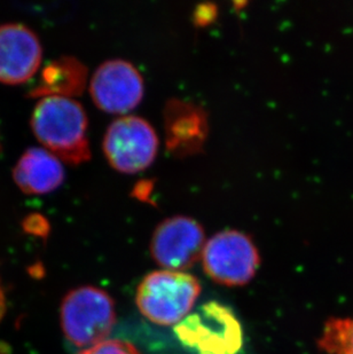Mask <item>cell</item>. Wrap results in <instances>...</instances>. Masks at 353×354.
I'll return each instance as SVG.
<instances>
[{"instance_id": "obj_2", "label": "cell", "mask_w": 353, "mask_h": 354, "mask_svg": "<svg viewBox=\"0 0 353 354\" xmlns=\"http://www.w3.org/2000/svg\"><path fill=\"white\" fill-rule=\"evenodd\" d=\"M201 294L200 281L186 272H152L138 286L136 304L143 317L174 326L190 315Z\"/></svg>"}, {"instance_id": "obj_11", "label": "cell", "mask_w": 353, "mask_h": 354, "mask_svg": "<svg viewBox=\"0 0 353 354\" xmlns=\"http://www.w3.org/2000/svg\"><path fill=\"white\" fill-rule=\"evenodd\" d=\"M84 68L73 57H61L47 64L42 71L39 83L29 92V97L48 95L71 97L82 88Z\"/></svg>"}, {"instance_id": "obj_10", "label": "cell", "mask_w": 353, "mask_h": 354, "mask_svg": "<svg viewBox=\"0 0 353 354\" xmlns=\"http://www.w3.org/2000/svg\"><path fill=\"white\" fill-rule=\"evenodd\" d=\"M64 177L62 160L46 148H28L13 169L14 183L28 195L52 193L60 187Z\"/></svg>"}, {"instance_id": "obj_12", "label": "cell", "mask_w": 353, "mask_h": 354, "mask_svg": "<svg viewBox=\"0 0 353 354\" xmlns=\"http://www.w3.org/2000/svg\"><path fill=\"white\" fill-rule=\"evenodd\" d=\"M318 346L327 354H353V317H333L327 321Z\"/></svg>"}, {"instance_id": "obj_14", "label": "cell", "mask_w": 353, "mask_h": 354, "mask_svg": "<svg viewBox=\"0 0 353 354\" xmlns=\"http://www.w3.org/2000/svg\"><path fill=\"white\" fill-rule=\"evenodd\" d=\"M24 231L30 233V234L43 235L46 234L48 230V225L45 218L42 217L39 214H29L24 221Z\"/></svg>"}, {"instance_id": "obj_15", "label": "cell", "mask_w": 353, "mask_h": 354, "mask_svg": "<svg viewBox=\"0 0 353 354\" xmlns=\"http://www.w3.org/2000/svg\"><path fill=\"white\" fill-rule=\"evenodd\" d=\"M5 310H6V301H5L3 288L0 284V320L3 319V315H5Z\"/></svg>"}, {"instance_id": "obj_1", "label": "cell", "mask_w": 353, "mask_h": 354, "mask_svg": "<svg viewBox=\"0 0 353 354\" xmlns=\"http://www.w3.org/2000/svg\"><path fill=\"white\" fill-rule=\"evenodd\" d=\"M30 125L40 144L61 160L78 165L90 158L87 115L73 97H39L31 114Z\"/></svg>"}, {"instance_id": "obj_5", "label": "cell", "mask_w": 353, "mask_h": 354, "mask_svg": "<svg viewBox=\"0 0 353 354\" xmlns=\"http://www.w3.org/2000/svg\"><path fill=\"white\" fill-rule=\"evenodd\" d=\"M203 270L216 283L241 287L249 283L260 268L253 241L242 232L226 230L213 235L204 245Z\"/></svg>"}, {"instance_id": "obj_4", "label": "cell", "mask_w": 353, "mask_h": 354, "mask_svg": "<svg viewBox=\"0 0 353 354\" xmlns=\"http://www.w3.org/2000/svg\"><path fill=\"white\" fill-rule=\"evenodd\" d=\"M176 337L197 354H239L244 330L230 308L208 301L176 326Z\"/></svg>"}, {"instance_id": "obj_7", "label": "cell", "mask_w": 353, "mask_h": 354, "mask_svg": "<svg viewBox=\"0 0 353 354\" xmlns=\"http://www.w3.org/2000/svg\"><path fill=\"white\" fill-rule=\"evenodd\" d=\"M206 234L199 221L186 216L168 218L159 224L150 241L154 261L168 271L185 272L203 254Z\"/></svg>"}, {"instance_id": "obj_9", "label": "cell", "mask_w": 353, "mask_h": 354, "mask_svg": "<svg viewBox=\"0 0 353 354\" xmlns=\"http://www.w3.org/2000/svg\"><path fill=\"white\" fill-rule=\"evenodd\" d=\"M43 60V46L31 28L21 22L0 24V83L30 80Z\"/></svg>"}, {"instance_id": "obj_13", "label": "cell", "mask_w": 353, "mask_h": 354, "mask_svg": "<svg viewBox=\"0 0 353 354\" xmlns=\"http://www.w3.org/2000/svg\"><path fill=\"white\" fill-rule=\"evenodd\" d=\"M78 354H141L130 342L123 339H105Z\"/></svg>"}, {"instance_id": "obj_3", "label": "cell", "mask_w": 353, "mask_h": 354, "mask_svg": "<svg viewBox=\"0 0 353 354\" xmlns=\"http://www.w3.org/2000/svg\"><path fill=\"white\" fill-rule=\"evenodd\" d=\"M115 322V303L100 288H76L61 301V329L66 339L76 348L85 350L105 341Z\"/></svg>"}, {"instance_id": "obj_8", "label": "cell", "mask_w": 353, "mask_h": 354, "mask_svg": "<svg viewBox=\"0 0 353 354\" xmlns=\"http://www.w3.org/2000/svg\"><path fill=\"white\" fill-rule=\"evenodd\" d=\"M145 84L141 71L123 59L105 61L94 71L90 94L101 111L127 114L141 104Z\"/></svg>"}, {"instance_id": "obj_6", "label": "cell", "mask_w": 353, "mask_h": 354, "mask_svg": "<svg viewBox=\"0 0 353 354\" xmlns=\"http://www.w3.org/2000/svg\"><path fill=\"white\" fill-rule=\"evenodd\" d=\"M102 148L115 170L137 174L150 167L156 158L159 138L146 120L124 115L107 127Z\"/></svg>"}]
</instances>
